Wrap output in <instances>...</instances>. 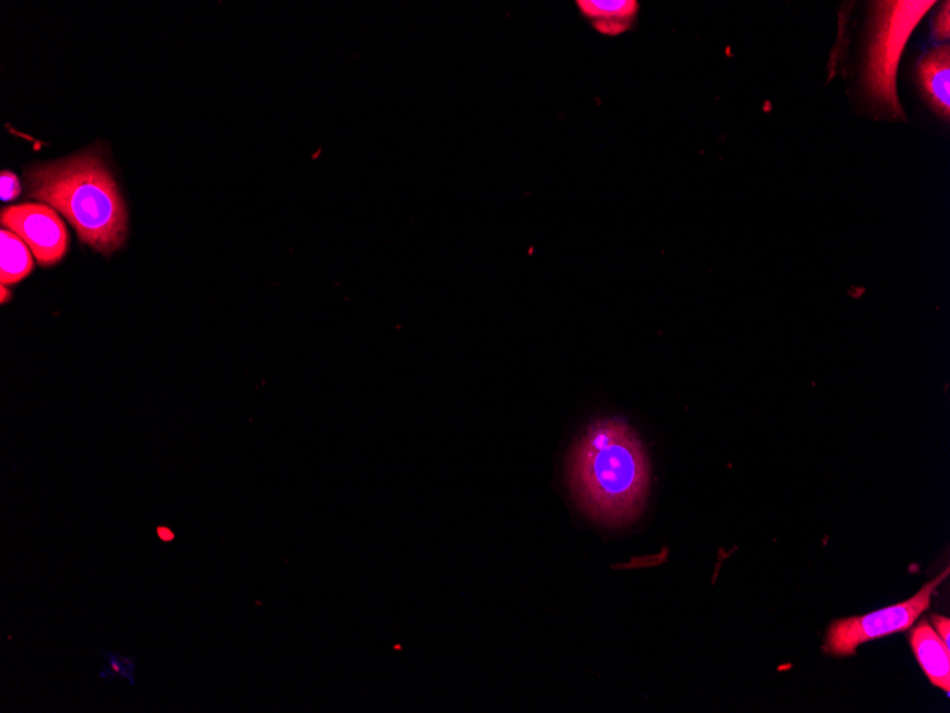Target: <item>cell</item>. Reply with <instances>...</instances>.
<instances>
[{
  "mask_svg": "<svg viewBox=\"0 0 950 713\" xmlns=\"http://www.w3.org/2000/svg\"><path fill=\"white\" fill-rule=\"evenodd\" d=\"M569 487L594 522L622 527L642 513L651 486L646 450L632 426L619 417L595 420L569 454Z\"/></svg>",
  "mask_w": 950,
  "mask_h": 713,
  "instance_id": "6da1fadb",
  "label": "cell"
},
{
  "mask_svg": "<svg viewBox=\"0 0 950 713\" xmlns=\"http://www.w3.org/2000/svg\"><path fill=\"white\" fill-rule=\"evenodd\" d=\"M29 195L60 211L80 239L103 254L124 242L127 213L105 163L94 153L33 168Z\"/></svg>",
  "mask_w": 950,
  "mask_h": 713,
  "instance_id": "7a4b0ae2",
  "label": "cell"
},
{
  "mask_svg": "<svg viewBox=\"0 0 950 713\" xmlns=\"http://www.w3.org/2000/svg\"><path fill=\"white\" fill-rule=\"evenodd\" d=\"M934 4V0H895L872 4L863 88L874 109L886 119L905 120L898 96V69L912 33Z\"/></svg>",
  "mask_w": 950,
  "mask_h": 713,
  "instance_id": "3957f363",
  "label": "cell"
},
{
  "mask_svg": "<svg viewBox=\"0 0 950 713\" xmlns=\"http://www.w3.org/2000/svg\"><path fill=\"white\" fill-rule=\"evenodd\" d=\"M948 574L949 569L905 603L879 609L868 616L839 619L831 623L826 637L824 651L834 656L854 655L858 646L865 642L910 630L929 608L935 590L943 583Z\"/></svg>",
  "mask_w": 950,
  "mask_h": 713,
  "instance_id": "277c9868",
  "label": "cell"
},
{
  "mask_svg": "<svg viewBox=\"0 0 950 713\" xmlns=\"http://www.w3.org/2000/svg\"><path fill=\"white\" fill-rule=\"evenodd\" d=\"M2 225L27 243L41 266L58 264L68 252V229L49 205L9 206L2 211Z\"/></svg>",
  "mask_w": 950,
  "mask_h": 713,
  "instance_id": "5b68a950",
  "label": "cell"
},
{
  "mask_svg": "<svg viewBox=\"0 0 950 713\" xmlns=\"http://www.w3.org/2000/svg\"><path fill=\"white\" fill-rule=\"evenodd\" d=\"M912 651L924 669L929 682L950 692V651L942 638L936 634L928 619H922L910 632Z\"/></svg>",
  "mask_w": 950,
  "mask_h": 713,
  "instance_id": "8992f818",
  "label": "cell"
},
{
  "mask_svg": "<svg viewBox=\"0 0 950 713\" xmlns=\"http://www.w3.org/2000/svg\"><path fill=\"white\" fill-rule=\"evenodd\" d=\"M949 45L930 50L919 60L918 79L922 92L936 115L950 117V50Z\"/></svg>",
  "mask_w": 950,
  "mask_h": 713,
  "instance_id": "52a82bcc",
  "label": "cell"
},
{
  "mask_svg": "<svg viewBox=\"0 0 950 713\" xmlns=\"http://www.w3.org/2000/svg\"><path fill=\"white\" fill-rule=\"evenodd\" d=\"M577 4L592 26L608 36H618L632 27L639 11L634 0H581Z\"/></svg>",
  "mask_w": 950,
  "mask_h": 713,
  "instance_id": "ba28073f",
  "label": "cell"
},
{
  "mask_svg": "<svg viewBox=\"0 0 950 713\" xmlns=\"http://www.w3.org/2000/svg\"><path fill=\"white\" fill-rule=\"evenodd\" d=\"M0 239H2V262H0L2 285L21 283L35 269L29 248L21 237L9 229H2Z\"/></svg>",
  "mask_w": 950,
  "mask_h": 713,
  "instance_id": "9c48e42d",
  "label": "cell"
},
{
  "mask_svg": "<svg viewBox=\"0 0 950 713\" xmlns=\"http://www.w3.org/2000/svg\"><path fill=\"white\" fill-rule=\"evenodd\" d=\"M102 655L108 661V666L116 674V677L124 678L130 685H135V656H126L116 654V652L102 651Z\"/></svg>",
  "mask_w": 950,
  "mask_h": 713,
  "instance_id": "30bf717a",
  "label": "cell"
},
{
  "mask_svg": "<svg viewBox=\"0 0 950 713\" xmlns=\"http://www.w3.org/2000/svg\"><path fill=\"white\" fill-rule=\"evenodd\" d=\"M949 2H945L939 9L934 19V36L936 40H949L950 37V13Z\"/></svg>",
  "mask_w": 950,
  "mask_h": 713,
  "instance_id": "8fae6325",
  "label": "cell"
},
{
  "mask_svg": "<svg viewBox=\"0 0 950 713\" xmlns=\"http://www.w3.org/2000/svg\"><path fill=\"white\" fill-rule=\"evenodd\" d=\"M0 186H2L0 197H2L3 201L15 200L16 197L21 194V182H19L17 177L11 171L2 173V177H0Z\"/></svg>",
  "mask_w": 950,
  "mask_h": 713,
  "instance_id": "7c38bea8",
  "label": "cell"
},
{
  "mask_svg": "<svg viewBox=\"0 0 950 713\" xmlns=\"http://www.w3.org/2000/svg\"><path fill=\"white\" fill-rule=\"evenodd\" d=\"M934 630L942 638L945 645L950 650V619L947 617L933 616Z\"/></svg>",
  "mask_w": 950,
  "mask_h": 713,
  "instance_id": "4fadbf2b",
  "label": "cell"
},
{
  "mask_svg": "<svg viewBox=\"0 0 950 713\" xmlns=\"http://www.w3.org/2000/svg\"><path fill=\"white\" fill-rule=\"evenodd\" d=\"M155 533H157V537L162 543L168 544L176 542V533H174L171 528L166 527V525H159V527L155 530Z\"/></svg>",
  "mask_w": 950,
  "mask_h": 713,
  "instance_id": "5bb4252c",
  "label": "cell"
},
{
  "mask_svg": "<svg viewBox=\"0 0 950 713\" xmlns=\"http://www.w3.org/2000/svg\"><path fill=\"white\" fill-rule=\"evenodd\" d=\"M98 677H100V679H108V681H112V679H115L116 677V674L112 673L110 666H106V668L103 669L100 674H98Z\"/></svg>",
  "mask_w": 950,
  "mask_h": 713,
  "instance_id": "9a60e30c",
  "label": "cell"
},
{
  "mask_svg": "<svg viewBox=\"0 0 950 713\" xmlns=\"http://www.w3.org/2000/svg\"><path fill=\"white\" fill-rule=\"evenodd\" d=\"M0 289H2V304L8 302V295L11 297V293H9V289H7V286L4 285H2V288Z\"/></svg>",
  "mask_w": 950,
  "mask_h": 713,
  "instance_id": "2e32d148",
  "label": "cell"
}]
</instances>
